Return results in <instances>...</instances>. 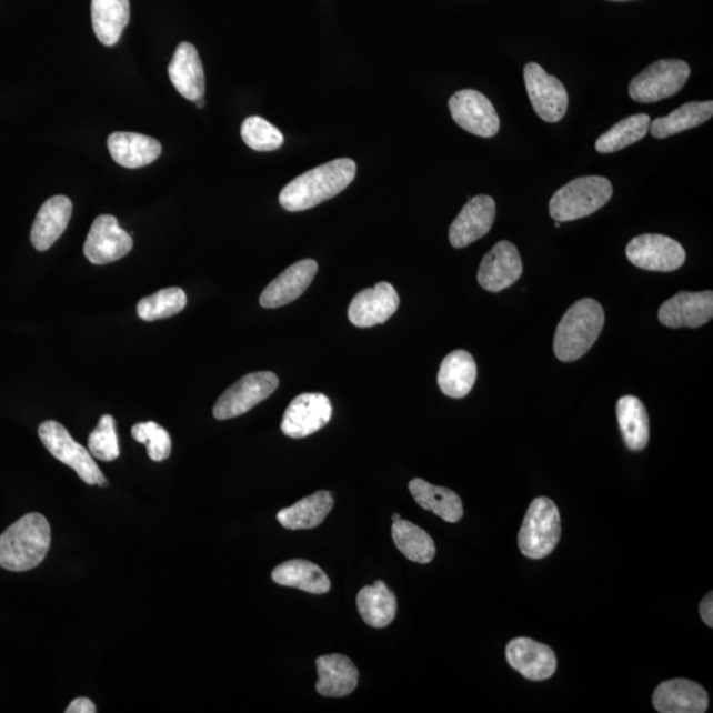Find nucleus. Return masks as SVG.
<instances>
[{
    "label": "nucleus",
    "mask_w": 713,
    "mask_h": 713,
    "mask_svg": "<svg viewBox=\"0 0 713 713\" xmlns=\"http://www.w3.org/2000/svg\"><path fill=\"white\" fill-rule=\"evenodd\" d=\"M355 173L356 165L352 159L332 160L292 180L283 188L279 202L289 212L307 211L347 190Z\"/></svg>",
    "instance_id": "nucleus-1"
},
{
    "label": "nucleus",
    "mask_w": 713,
    "mask_h": 713,
    "mask_svg": "<svg viewBox=\"0 0 713 713\" xmlns=\"http://www.w3.org/2000/svg\"><path fill=\"white\" fill-rule=\"evenodd\" d=\"M51 548V526L44 515L31 513L0 535V568L30 571L44 561Z\"/></svg>",
    "instance_id": "nucleus-2"
},
{
    "label": "nucleus",
    "mask_w": 713,
    "mask_h": 713,
    "mask_svg": "<svg viewBox=\"0 0 713 713\" xmlns=\"http://www.w3.org/2000/svg\"><path fill=\"white\" fill-rule=\"evenodd\" d=\"M604 323V310L596 300H579L556 328L554 352L558 360L573 362L582 359L597 341Z\"/></svg>",
    "instance_id": "nucleus-3"
},
{
    "label": "nucleus",
    "mask_w": 713,
    "mask_h": 713,
    "mask_svg": "<svg viewBox=\"0 0 713 713\" xmlns=\"http://www.w3.org/2000/svg\"><path fill=\"white\" fill-rule=\"evenodd\" d=\"M612 195L613 185L606 178H578L552 195L550 215L558 222L584 219L607 204Z\"/></svg>",
    "instance_id": "nucleus-4"
},
{
    "label": "nucleus",
    "mask_w": 713,
    "mask_h": 713,
    "mask_svg": "<svg viewBox=\"0 0 713 713\" xmlns=\"http://www.w3.org/2000/svg\"><path fill=\"white\" fill-rule=\"evenodd\" d=\"M562 535L561 513L556 503L538 498L530 503L519 534V546L529 559H543L558 546Z\"/></svg>",
    "instance_id": "nucleus-5"
},
{
    "label": "nucleus",
    "mask_w": 713,
    "mask_h": 713,
    "mask_svg": "<svg viewBox=\"0 0 713 713\" xmlns=\"http://www.w3.org/2000/svg\"><path fill=\"white\" fill-rule=\"evenodd\" d=\"M39 436L46 449L62 464L71 466L88 485H107L100 468L86 446L77 443L64 425L54 421L40 424Z\"/></svg>",
    "instance_id": "nucleus-6"
},
{
    "label": "nucleus",
    "mask_w": 713,
    "mask_h": 713,
    "mask_svg": "<svg viewBox=\"0 0 713 713\" xmlns=\"http://www.w3.org/2000/svg\"><path fill=\"white\" fill-rule=\"evenodd\" d=\"M691 74L690 66L682 60H660L635 76L629 86V96L640 103L666 100L680 93Z\"/></svg>",
    "instance_id": "nucleus-7"
},
{
    "label": "nucleus",
    "mask_w": 713,
    "mask_h": 713,
    "mask_svg": "<svg viewBox=\"0 0 713 713\" xmlns=\"http://www.w3.org/2000/svg\"><path fill=\"white\" fill-rule=\"evenodd\" d=\"M279 379L272 372H257L244 375L223 393L214 404L213 415L219 421H227L247 414L264 400L275 393Z\"/></svg>",
    "instance_id": "nucleus-8"
},
{
    "label": "nucleus",
    "mask_w": 713,
    "mask_h": 713,
    "mask_svg": "<svg viewBox=\"0 0 713 713\" xmlns=\"http://www.w3.org/2000/svg\"><path fill=\"white\" fill-rule=\"evenodd\" d=\"M523 76L536 116L544 122H561L569 109V93L563 83L536 62H529Z\"/></svg>",
    "instance_id": "nucleus-9"
},
{
    "label": "nucleus",
    "mask_w": 713,
    "mask_h": 713,
    "mask_svg": "<svg viewBox=\"0 0 713 713\" xmlns=\"http://www.w3.org/2000/svg\"><path fill=\"white\" fill-rule=\"evenodd\" d=\"M626 257L642 270L670 272L686 262V251L673 238L661 234H642L626 247Z\"/></svg>",
    "instance_id": "nucleus-10"
},
{
    "label": "nucleus",
    "mask_w": 713,
    "mask_h": 713,
    "mask_svg": "<svg viewBox=\"0 0 713 713\" xmlns=\"http://www.w3.org/2000/svg\"><path fill=\"white\" fill-rule=\"evenodd\" d=\"M451 116L461 129L481 138L499 134L500 117L489 98L478 90L464 89L449 102Z\"/></svg>",
    "instance_id": "nucleus-11"
},
{
    "label": "nucleus",
    "mask_w": 713,
    "mask_h": 713,
    "mask_svg": "<svg viewBox=\"0 0 713 713\" xmlns=\"http://www.w3.org/2000/svg\"><path fill=\"white\" fill-rule=\"evenodd\" d=\"M132 247V237L118 225L116 217L103 214L90 228L83 253L93 264H108L128 255Z\"/></svg>",
    "instance_id": "nucleus-12"
},
{
    "label": "nucleus",
    "mask_w": 713,
    "mask_h": 713,
    "mask_svg": "<svg viewBox=\"0 0 713 713\" xmlns=\"http://www.w3.org/2000/svg\"><path fill=\"white\" fill-rule=\"evenodd\" d=\"M332 412V403L324 394L299 395L284 412L282 431L285 436L292 439L310 436L330 423Z\"/></svg>",
    "instance_id": "nucleus-13"
},
{
    "label": "nucleus",
    "mask_w": 713,
    "mask_h": 713,
    "mask_svg": "<svg viewBox=\"0 0 713 713\" xmlns=\"http://www.w3.org/2000/svg\"><path fill=\"white\" fill-rule=\"evenodd\" d=\"M400 295L393 285L376 283L373 289L362 290L349 305L348 318L359 328H370L386 323L400 307Z\"/></svg>",
    "instance_id": "nucleus-14"
},
{
    "label": "nucleus",
    "mask_w": 713,
    "mask_h": 713,
    "mask_svg": "<svg viewBox=\"0 0 713 713\" xmlns=\"http://www.w3.org/2000/svg\"><path fill=\"white\" fill-rule=\"evenodd\" d=\"M522 270L519 249L512 242L501 241L482 260L478 281L482 289L500 292L519 281Z\"/></svg>",
    "instance_id": "nucleus-15"
},
{
    "label": "nucleus",
    "mask_w": 713,
    "mask_h": 713,
    "mask_svg": "<svg viewBox=\"0 0 713 713\" xmlns=\"http://www.w3.org/2000/svg\"><path fill=\"white\" fill-rule=\"evenodd\" d=\"M713 318V292H680L661 305L659 319L663 325L699 328Z\"/></svg>",
    "instance_id": "nucleus-16"
},
{
    "label": "nucleus",
    "mask_w": 713,
    "mask_h": 713,
    "mask_svg": "<svg viewBox=\"0 0 713 713\" xmlns=\"http://www.w3.org/2000/svg\"><path fill=\"white\" fill-rule=\"evenodd\" d=\"M495 219V202L491 195L480 194L466 202L450 228L453 248L463 249L479 241L492 229Z\"/></svg>",
    "instance_id": "nucleus-17"
},
{
    "label": "nucleus",
    "mask_w": 713,
    "mask_h": 713,
    "mask_svg": "<svg viewBox=\"0 0 713 713\" xmlns=\"http://www.w3.org/2000/svg\"><path fill=\"white\" fill-rule=\"evenodd\" d=\"M510 666L530 681H546L555 674L558 661L554 650L528 637L510 641L506 646Z\"/></svg>",
    "instance_id": "nucleus-18"
},
{
    "label": "nucleus",
    "mask_w": 713,
    "mask_h": 713,
    "mask_svg": "<svg viewBox=\"0 0 713 713\" xmlns=\"http://www.w3.org/2000/svg\"><path fill=\"white\" fill-rule=\"evenodd\" d=\"M318 263L303 260L290 265L262 292L260 303L264 309H279L302 297L318 274Z\"/></svg>",
    "instance_id": "nucleus-19"
},
{
    "label": "nucleus",
    "mask_w": 713,
    "mask_h": 713,
    "mask_svg": "<svg viewBox=\"0 0 713 713\" xmlns=\"http://www.w3.org/2000/svg\"><path fill=\"white\" fill-rule=\"evenodd\" d=\"M709 703L707 691L689 680L663 682L653 694L654 709L662 713H703Z\"/></svg>",
    "instance_id": "nucleus-20"
},
{
    "label": "nucleus",
    "mask_w": 713,
    "mask_h": 713,
    "mask_svg": "<svg viewBox=\"0 0 713 713\" xmlns=\"http://www.w3.org/2000/svg\"><path fill=\"white\" fill-rule=\"evenodd\" d=\"M173 87L188 101L195 102L205 93L204 67L200 60L198 49L191 43H181L174 51L170 67H168Z\"/></svg>",
    "instance_id": "nucleus-21"
},
{
    "label": "nucleus",
    "mask_w": 713,
    "mask_h": 713,
    "mask_svg": "<svg viewBox=\"0 0 713 713\" xmlns=\"http://www.w3.org/2000/svg\"><path fill=\"white\" fill-rule=\"evenodd\" d=\"M73 211L72 201L67 195H53L47 200L34 219L31 230L33 248L46 251L66 232Z\"/></svg>",
    "instance_id": "nucleus-22"
},
{
    "label": "nucleus",
    "mask_w": 713,
    "mask_h": 713,
    "mask_svg": "<svg viewBox=\"0 0 713 713\" xmlns=\"http://www.w3.org/2000/svg\"><path fill=\"white\" fill-rule=\"evenodd\" d=\"M319 681L317 690L328 697L351 695L359 684V670L345 655L330 654L317 661Z\"/></svg>",
    "instance_id": "nucleus-23"
},
{
    "label": "nucleus",
    "mask_w": 713,
    "mask_h": 713,
    "mask_svg": "<svg viewBox=\"0 0 713 713\" xmlns=\"http://www.w3.org/2000/svg\"><path fill=\"white\" fill-rule=\"evenodd\" d=\"M111 158L125 168H141L155 162L162 144L151 137L137 132H114L108 139Z\"/></svg>",
    "instance_id": "nucleus-24"
},
{
    "label": "nucleus",
    "mask_w": 713,
    "mask_h": 713,
    "mask_svg": "<svg viewBox=\"0 0 713 713\" xmlns=\"http://www.w3.org/2000/svg\"><path fill=\"white\" fill-rule=\"evenodd\" d=\"M478 379V366L470 352L459 349L445 356L440 365L438 383L446 396L461 400L471 393Z\"/></svg>",
    "instance_id": "nucleus-25"
},
{
    "label": "nucleus",
    "mask_w": 713,
    "mask_h": 713,
    "mask_svg": "<svg viewBox=\"0 0 713 713\" xmlns=\"http://www.w3.org/2000/svg\"><path fill=\"white\" fill-rule=\"evenodd\" d=\"M409 489L419 506L430 510L445 522L456 523L463 519V502L451 489L432 485L422 479L410 481Z\"/></svg>",
    "instance_id": "nucleus-26"
},
{
    "label": "nucleus",
    "mask_w": 713,
    "mask_h": 713,
    "mask_svg": "<svg viewBox=\"0 0 713 713\" xmlns=\"http://www.w3.org/2000/svg\"><path fill=\"white\" fill-rule=\"evenodd\" d=\"M333 505L332 493L320 491L300 500L295 505L281 510L277 519L284 529L310 530L325 521Z\"/></svg>",
    "instance_id": "nucleus-27"
},
{
    "label": "nucleus",
    "mask_w": 713,
    "mask_h": 713,
    "mask_svg": "<svg viewBox=\"0 0 713 713\" xmlns=\"http://www.w3.org/2000/svg\"><path fill=\"white\" fill-rule=\"evenodd\" d=\"M272 580L279 585L300 591L324 594L331 590V580L319 565L303 559H293L272 571Z\"/></svg>",
    "instance_id": "nucleus-28"
},
{
    "label": "nucleus",
    "mask_w": 713,
    "mask_h": 713,
    "mask_svg": "<svg viewBox=\"0 0 713 713\" xmlns=\"http://www.w3.org/2000/svg\"><path fill=\"white\" fill-rule=\"evenodd\" d=\"M712 116V101L684 103L667 117L656 118L650 122L649 132L655 139H665L699 128L709 122Z\"/></svg>",
    "instance_id": "nucleus-29"
},
{
    "label": "nucleus",
    "mask_w": 713,
    "mask_h": 713,
    "mask_svg": "<svg viewBox=\"0 0 713 713\" xmlns=\"http://www.w3.org/2000/svg\"><path fill=\"white\" fill-rule=\"evenodd\" d=\"M92 20L97 39L103 46H116L129 24V0H92Z\"/></svg>",
    "instance_id": "nucleus-30"
},
{
    "label": "nucleus",
    "mask_w": 713,
    "mask_h": 713,
    "mask_svg": "<svg viewBox=\"0 0 713 713\" xmlns=\"http://www.w3.org/2000/svg\"><path fill=\"white\" fill-rule=\"evenodd\" d=\"M356 607L365 624L372 627H386L396 614V597L386 584L376 580L374 585L365 586L356 594Z\"/></svg>",
    "instance_id": "nucleus-31"
},
{
    "label": "nucleus",
    "mask_w": 713,
    "mask_h": 713,
    "mask_svg": "<svg viewBox=\"0 0 713 713\" xmlns=\"http://www.w3.org/2000/svg\"><path fill=\"white\" fill-rule=\"evenodd\" d=\"M617 421L629 450L646 449L650 438L649 415L637 396H622L617 403Z\"/></svg>",
    "instance_id": "nucleus-32"
},
{
    "label": "nucleus",
    "mask_w": 713,
    "mask_h": 713,
    "mask_svg": "<svg viewBox=\"0 0 713 713\" xmlns=\"http://www.w3.org/2000/svg\"><path fill=\"white\" fill-rule=\"evenodd\" d=\"M391 535L398 550L411 562L428 564L436 554L435 543L423 529L409 521L393 522Z\"/></svg>",
    "instance_id": "nucleus-33"
},
{
    "label": "nucleus",
    "mask_w": 713,
    "mask_h": 713,
    "mask_svg": "<svg viewBox=\"0 0 713 713\" xmlns=\"http://www.w3.org/2000/svg\"><path fill=\"white\" fill-rule=\"evenodd\" d=\"M650 122H652V119L647 114H635L622 119L611 130L604 132L594 147H596L599 153H613L624 150L647 135Z\"/></svg>",
    "instance_id": "nucleus-34"
},
{
    "label": "nucleus",
    "mask_w": 713,
    "mask_h": 713,
    "mask_svg": "<svg viewBox=\"0 0 713 713\" xmlns=\"http://www.w3.org/2000/svg\"><path fill=\"white\" fill-rule=\"evenodd\" d=\"M187 305L185 292L179 287L160 290L138 303V314L144 321H157L173 317Z\"/></svg>",
    "instance_id": "nucleus-35"
},
{
    "label": "nucleus",
    "mask_w": 713,
    "mask_h": 713,
    "mask_svg": "<svg viewBox=\"0 0 713 713\" xmlns=\"http://www.w3.org/2000/svg\"><path fill=\"white\" fill-rule=\"evenodd\" d=\"M241 135L243 142L247 143L250 149L261 152L281 149L284 142L281 130L265 121V119L257 116L244 119Z\"/></svg>",
    "instance_id": "nucleus-36"
},
{
    "label": "nucleus",
    "mask_w": 713,
    "mask_h": 713,
    "mask_svg": "<svg viewBox=\"0 0 713 713\" xmlns=\"http://www.w3.org/2000/svg\"><path fill=\"white\" fill-rule=\"evenodd\" d=\"M89 452L92 456L107 461H114L119 458V443L116 429L114 418L111 415H103L98 422L97 429L90 433L88 439Z\"/></svg>",
    "instance_id": "nucleus-37"
},
{
    "label": "nucleus",
    "mask_w": 713,
    "mask_h": 713,
    "mask_svg": "<svg viewBox=\"0 0 713 713\" xmlns=\"http://www.w3.org/2000/svg\"><path fill=\"white\" fill-rule=\"evenodd\" d=\"M131 435L138 443L145 444L152 461H164L170 458L172 442L170 433L155 422L138 423L132 428Z\"/></svg>",
    "instance_id": "nucleus-38"
},
{
    "label": "nucleus",
    "mask_w": 713,
    "mask_h": 713,
    "mask_svg": "<svg viewBox=\"0 0 713 713\" xmlns=\"http://www.w3.org/2000/svg\"><path fill=\"white\" fill-rule=\"evenodd\" d=\"M96 705L90 699L87 697H77L74 701L69 704V707L66 710L67 713H94Z\"/></svg>",
    "instance_id": "nucleus-39"
},
{
    "label": "nucleus",
    "mask_w": 713,
    "mask_h": 713,
    "mask_svg": "<svg viewBox=\"0 0 713 713\" xmlns=\"http://www.w3.org/2000/svg\"><path fill=\"white\" fill-rule=\"evenodd\" d=\"M699 612H701V617L704 621V624L712 627L713 626V594L710 592L705 596L699 606Z\"/></svg>",
    "instance_id": "nucleus-40"
},
{
    "label": "nucleus",
    "mask_w": 713,
    "mask_h": 713,
    "mask_svg": "<svg viewBox=\"0 0 713 713\" xmlns=\"http://www.w3.org/2000/svg\"><path fill=\"white\" fill-rule=\"evenodd\" d=\"M195 104H198L199 109L204 108V104H205L204 97L199 98V100L195 101Z\"/></svg>",
    "instance_id": "nucleus-41"
},
{
    "label": "nucleus",
    "mask_w": 713,
    "mask_h": 713,
    "mask_svg": "<svg viewBox=\"0 0 713 713\" xmlns=\"http://www.w3.org/2000/svg\"><path fill=\"white\" fill-rule=\"evenodd\" d=\"M401 520H402V519H401V515H400V514H394V515H393V522H398V521H401Z\"/></svg>",
    "instance_id": "nucleus-42"
},
{
    "label": "nucleus",
    "mask_w": 713,
    "mask_h": 713,
    "mask_svg": "<svg viewBox=\"0 0 713 713\" xmlns=\"http://www.w3.org/2000/svg\"><path fill=\"white\" fill-rule=\"evenodd\" d=\"M561 227V222L555 221V228Z\"/></svg>",
    "instance_id": "nucleus-43"
},
{
    "label": "nucleus",
    "mask_w": 713,
    "mask_h": 713,
    "mask_svg": "<svg viewBox=\"0 0 713 713\" xmlns=\"http://www.w3.org/2000/svg\"><path fill=\"white\" fill-rule=\"evenodd\" d=\"M616 2H625V0H616Z\"/></svg>",
    "instance_id": "nucleus-44"
}]
</instances>
